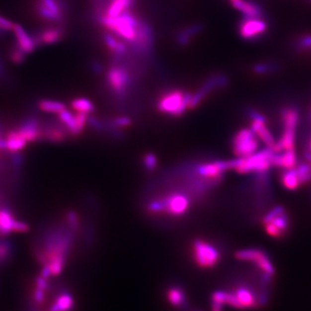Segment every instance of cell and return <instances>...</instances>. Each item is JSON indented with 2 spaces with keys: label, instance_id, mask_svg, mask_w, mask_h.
<instances>
[{
  "label": "cell",
  "instance_id": "35",
  "mask_svg": "<svg viewBox=\"0 0 311 311\" xmlns=\"http://www.w3.org/2000/svg\"><path fill=\"white\" fill-rule=\"evenodd\" d=\"M11 254V246L6 241L0 240V264L6 261Z\"/></svg>",
  "mask_w": 311,
  "mask_h": 311
},
{
  "label": "cell",
  "instance_id": "33",
  "mask_svg": "<svg viewBox=\"0 0 311 311\" xmlns=\"http://www.w3.org/2000/svg\"><path fill=\"white\" fill-rule=\"evenodd\" d=\"M58 117L64 126H66L67 129L69 130L71 134L73 133L75 129V123H76V115L70 113V111L64 109L61 113H58Z\"/></svg>",
  "mask_w": 311,
  "mask_h": 311
},
{
  "label": "cell",
  "instance_id": "8",
  "mask_svg": "<svg viewBox=\"0 0 311 311\" xmlns=\"http://www.w3.org/2000/svg\"><path fill=\"white\" fill-rule=\"evenodd\" d=\"M106 81L117 96L124 97L132 83V75L126 66L114 63L106 72Z\"/></svg>",
  "mask_w": 311,
  "mask_h": 311
},
{
  "label": "cell",
  "instance_id": "45",
  "mask_svg": "<svg viewBox=\"0 0 311 311\" xmlns=\"http://www.w3.org/2000/svg\"><path fill=\"white\" fill-rule=\"evenodd\" d=\"M308 150L309 152H311V136H310V138H309V140H308Z\"/></svg>",
  "mask_w": 311,
  "mask_h": 311
},
{
  "label": "cell",
  "instance_id": "17",
  "mask_svg": "<svg viewBox=\"0 0 311 311\" xmlns=\"http://www.w3.org/2000/svg\"><path fill=\"white\" fill-rule=\"evenodd\" d=\"M135 3L136 0H108L105 14L102 15L109 17H119L127 10H131Z\"/></svg>",
  "mask_w": 311,
  "mask_h": 311
},
{
  "label": "cell",
  "instance_id": "29",
  "mask_svg": "<svg viewBox=\"0 0 311 311\" xmlns=\"http://www.w3.org/2000/svg\"><path fill=\"white\" fill-rule=\"evenodd\" d=\"M292 48L297 52H311V34L298 36L292 43Z\"/></svg>",
  "mask_w": 311,
  "mask_h": 311
},
{
  "label": "cell",
  "instance_id": "39",
  "mask_svg": "<svg viewBox=\"0 0 311 311\" xmlns=\"http://www.w3.org/2000/svg\"><path fill=\"white\" fill-rule=\"evenodd\" d=\"M132 123V120L127 117H119L113 120V124L118 127H126L130 126Z\"/></svg>",
  "mask_w": 311,
  "mask_h": 311
},
{
  "label": "cell",
  "instance_id": "3",
  "mask_svg": "<svg viewBox=\"0 0 311 311\" xmlns=\"http://www.w3.org/2000/svg\"><path fill=\"white\" fill-rule=\"evenodd\" d=\"M274 154L273 150L265 147L246 157H238L234 170L240 174L269 171L272 167Z\"/></svg>",
  "mask_w": 311,
  "mask_h": 311
},
{
  "label": "cell",
  "instance_id": "48",
  "mask_svg": "<svg viewBox=\"0 0 311 311\" xmlns=\"http://www.w3.org/2000/svg\"><path fill=\"white\" fill-rule=\"evenodd\" d=\"M231 1H232V2H233V1H235V0H231Z\"/></svg>",
  "mask_w": 311,
  "mask_h": 311
},
{
  "label": "cell",
  "instance_id": "19",
  "mask_svg": "<svg viewBox=\"0 0 311 311\" xmlns=\"http://www.w3.org/2000/svg\"><path fill=\"white\" fill-rule=\"evenodd\" d=\"M20 135L26 140L27 142L35 141L41 136L39 124L35 119H30L23 123L19 129L17 130Z\"/></svg>",
  "mask_w": 311,
  "mask_h": 311
},
{
  "label": "cell",
  "instance_id": "9",
  "mask_svg": "<svg viewBox=\"0 0 311 311\" xmlns=\"http://www.w3.org/2000/svg\"><path fill=\"white\" fill-rule=\"evenodd\" d=\"M235 257L240 261L252 263L262 273L274 276L276 274L272 259L266 252L258 248L242 249L235 253Z\"/></svg>",
  "mask_w": 311,
  "mask_h": 311
},
{
  "label": "cell",
  "instance_id": "18",
  "mask_svg": "<svg viewBox=\"0 0 311 311\" xmlns=\"http://www.w3.org/2000/svg\"><path fill=\"white\" fill-rule=\"evenodd\" d=\"M233 6L239 10L245 17H264V10L259 4L253 1L247 0H235L232 2Z\"/></svg>",
  "mask_w": 311,
  "mask_h": 311
},
{
  "label": "cell",
  "instance_id": "42",
  "mask_svg": "<svg viewBox=\"0 0 311 311\" xmlns=\"http://www.w3.org/2000/svg\"><path fill=\"white\" fill-rule=\"evenodd\" d=\"M68 222L72 229H77V224H78L77 215L74 212H70L68 215Z\"/></svg>",
  "mask_w": 311,
  "mask_h": 311
},
{
  "label": "cell",
  "instance_id": "41",
  "mask_svg": "<svg viewBox=\"0 0 311 311\" xmlns=\"http://www.w3.org/2000/svg\"><path fill=\"white\" fill-rule=\"evenodd\" d=\"M44 292H45V291H43L42 289L37 288V290L35 291V293H34V299H35V301H36V303L38 304V305L42 304L43 300H44V298H45Z\"/></svg>",
  "mask_w": 311,
  "mask_h": 311
},
{
  "label": "cell",
  "instance_id": "6",
  "mask_svg": "<svg viewBox=\"0 0 311 311\" xmlns=\"http://www.w3.org/2000/svg\"><path fill=\"white\" fill-rule=\"evenodd\" d=\"M189 208V200L182 194H173L166 198L154 201L149 205L153 213H167L174 216L184 215Z\"/></svg>",
  "mask_w": 311,
  "mask_h": 311
},
{
  "label": "cell",
  "instance_id": "30",
  "mask_svg": "<svg viewBox=\"0 0 311 311\" xmlns=\"http://www.w3.org/2000/svg\"><path fill=\"white\" fill-rule=\"evenodd\" d=\"M71 106H72V108L77 113L88 114V113L93 112V110H94L93 103L86 98H77V99H74L71 103Z\"/></svg>",
  "mask_w": 311,
  "mask_h": 311
},
{
  "label": "cell",
  "instance_id": "7",
  "mask_svg": "<svg viewBox=\"0 0 311 311\" xmlns=\"http://www.w3.org/2000/svg\"><path fill=\"white\" fill-rule=\"evenodd\" d=\"M232 147L237 157H246L258 152L259 139L250 128H244L235 134Z\"/></svg>",
  "mask_w": 311,
  "mask_h": 311
},
{
  "label": "cell",
  "instance_id": "37",
  "mask_svg": "<svg viewBox=\"0 0 311 311\" xmlns=\"http://www.w3.org/2000/svg\"><path fill=\"white\" fill-rule=\"evenodd\" d=\"M144 163H145L146 169H149V170H153L156 167L157 160H156V157L153 154L148 153V154H146L145 158H144Z\"/></svg>",
  "mask_w": 311,
  "mask_h": 311
},
{
  "label": "cell",
  "instance_id": "26",
  "mask_svg": "<svg viewBox=\"0 0 311 311\" xmlns=\"http://www.w3.org/2000/svg\"><path fill=\"white\" fill-rule=\"evenodd\" d=\"M27 141L20 135L18 132H11L8 134L6 139L7 149L10 152H18L26 146Z\"/></svg>",
  "mask_w": 311,
  "mask_h": 311
},
{
  "label": "cell",
  "instance_id": "46",
  "mask_svg": "<svg viewBox=\"0 0 311 311\" xmlns=\"http://www.w3.org/2000/svg\"><path fill=\"white\" fill-rule=\"evenodd\" d=\"M2 73H3V68H2L1 64H0V76L2 75Z\"/></svg>",
  "mask_w": 311,
  "mask_h": 311
},
{
  "label": "cell",
  "instance_id": "10",
  "mask_svg": "<svg viewBox=\"0 0 311 311\" xmlns=\"http://www.w3.org/2000/svg\"><path fill=\"white\" fill-rule=\"evenodd\" d=\"M192 250L194 260L201 268H212L221 259L218 249L203 239L195 240Z\"/></svg>",
  "mask_w": 311,
  "mask_h": 311
},
{
  "label": "cell",
  "instance_id": "12",
  "mask_svg": "<svg viewBox=\"0 0 311 311\" xmlns=\"http://www.w3.org/2000/svg\"><path fill=\"white\" fill-rule=\"evenodd\" d=\"M267 28L263 17H244L238 23V31L243 39L254 40L265 34Z\"/></svg>",
  "mask_w": 311,
  "mask_h": 311
},
{
  "label": "cell",
  "instance_id": "47",
  "mask_svg": "<svg viewBox=\"0 0 311 311\" xmlns=\"http://www.w3.org/2000/svg\"><path fill=\"white\" fill-rule=\"evenodd\" d=\"M309 119H310V121H311V112H310V113H309Z\"/></svg>",
  "mask_w": 311,
  "mask_h": 311
},
{
  "label": "cell",
  "instance_id": "28",
  "mask_svg": "<svg viewBox=\"0 0 311 311\" xmlns=\"http://www.w3.org/2000/svg\"><path fill=\"white\" fill-rule=\"evenodd\" d=\"M281 70V65L276 62H264L257 63L252 68V71L256 75H268L277 73Z\"/></svg>",
  "mask_w": 311,
  "mask_h": 311
},
{
  "label": "cell",
  "instance_id": "31",
  "mask_svg": "<svg viewBox=\"0 0 311 311\" xmlns=\"http://www.w3.org/2000/svg\"><path fill=\"white\" fill-rule=\"evenodd\" d=\"M36 10H37V14L43 20L50 21V22H52V23H60L61 22V20L58 18L57 15H55L50 9H48L43 4V2L41 0H37V2H36Z\"/></svg>",
  "mask_w": 311,
  "mask_h": 311
},
{
  "label": "cell",
  "instance_id": "32",
  "mask_svg": "<svg viewBox=\"0 0 311 311\" xmlns=\"http://www.w3.org/2000/svg\"><path fill=\"white\" fill-rule=\"evenodd\" d=\"M168 300L171 305L176 307H179L184 304L185 302V295L182 290L177 287H173L169 289V292L167 293Z\"/></svg>",
  "mask_w": 311,
  "mask_h": 311
},
{
  "label": "cell",
  "instance_id": "22",
  "mask_svg": "<svg viewBox=\"0 0 311 311\" xmlns=\"http://www.w3.org/2000/svg\"><path fill=\"white\" fill-rule=\"evenodd\" d=\"M203 30V26L201 23H195L191 26L187 27L177 33L175 40L180 46H187L195 35L200 33Z\"/></svg>",
  "mask_w": 311,
  "mask_h": 311
},
{
  "label": "cell",
  "instance_id": "20",
  "mask_svg": "<svg viewBox=\"0 0 311 311\" xmlns=\"http://www.w3.org/2000/svg\"><path fill=\"white\" fill-rule=\"evenodd\" d=\"M104 42L106 43V47L111 50L113 56L116 57L117 61L120 59V57L125 56L126 53V43L119 41L116 37H113L111 33H105L103 36Z\"/></svg>",
  "mask_w": 311,
  "mask_h": 311
},
{
  "label": "cell",
  "instance_id": "49",
  "mask_svg": "<svg viewBox=\"0 0 311 311\" xmlns=\"http://www.w3.org/2000/svg\"></svg>",
  "mask_w": 311,
  "mask_h": 311
},
{
  "label": "cell",
  "instance_id": "40",
  "mask_svg": "<svg viewBox=\"0 0 311 311\" xmlns=\"http://www.w3.org/2000/svg\"><path fill=\"white\" fill-rule=\"evenodd\" d=\"M29 230V227L24 222H18L16 221L14 223L13 231L14 232L24 233L27 232Z\"/></svg>",
  "mask_w": 311,
  "mask_h": 311
},
{
  "label": "cell",
  "instance_id": "4",
  "mask_svg": "<svg viewBox=\"0 0 311 311\" xmlns=\"http://www.w3.org/2000/svg\"><path fill=\"white\" fill-rule=\"evenodd\" d=\"M262 223L266 233L272 238H283L291 229V218L283 206L270 209L263 218Z\"/></svg>",
  "mask_w": 311,
  "mask_h": 311
},
{
  "label": "cell",
  "instance_id": "14",
  "mask_svg": "<svg viewBox=\"0 0 311 311\" xmlns=\"http://www.w3.org/2000/svg\"><path fill=\"white\" fill-rule=\"evenodd\" d=\"M64 36V28L63 26L47 27L35 35L33 38L38 45H50L58 43Z\"/></svg>",
  "mask_w": 311,
  "mask_h": 311
},
{
  "label": "cell",
  "instance_id": "24",
  "mask_svg": "<svg viewBox=\"0 0 311 311\" xmlns=\"http://www.w3.org/2000/svg\"><path fill=\"white\" fill-rule=\"evenodd\" d=\"M280 180H281L282 185L289 190H296L299 187H301V183L299 182V179H298L297 173L295 171L294 168L283 169Z\"/></svg>",
  "mask_w": 311,
  "mask_h": 311
},
{
  "label": "cell",
  "instance_id": "5",
  "mask_svg": "<svg viewBox=\"0 0 311 311\" xmlns=\"http://www.w3.org/2000/svg\"><path fill=\"white\" fill-rule=\"evenodd\" d=\"M192 94L182 90L173 89L166 91L159 97L157 109L162 113L171 116H181L189 108Z\"/></svg>",
  "mask_w": 311,
  "mask_h": 311
},
{
  "label": "cell",
  "instance_id": "2",
  "mask_svg": "<svg viewBox=\"0 0 311 311\" xmlns=\"http://www.w3.org/2000/svg\"><path fill=\"white\" fill-rule=\"evenodd\" d=\"M280 117L283 133L281 138L277 140L272 149L276 153L295 149L297 129L299 122V111L295 106H286L281 110Z\"/></svg>",
  "mask_w": 311,
  "mask_h": 311
},
{
  "label": "cell",
  "instance_id": "11",
  "mask_svg": "<svg viewBox=\"0 0 311 311\" xmlns=\"http://www.w3.org/2000/svg\"><path fill=\"white\" fill-rule=\"evenodd\" d=\"M248 116L252 119L250 129L256 134L265 147L273 149L277 140L266 125V118L257 110L249 109Z\"/></svg>",
  "mask_w": 311,
  "mask_h": 311
},
{
  "label": "cell",
  "instance_id": "25",
  "mask_svg": "<svg viewBox=\"0 0 311 311\" xmlns=\"http://www.w3.org/2000/svg\"><path fill=\"white\" fill-rule=\"evenodd\" d=\"M73 307V298L69 293H63L57 298L49 311H70Z\"/></svg>",
  "mask_w": 311,
  "mask_h": 311
},
{
  "label": "cell",
  "instance_id": "38",
  "mask_svg": "<svg viewBox=\"0 0 311 311\" xmlns=\"http://www.w3.org/2000/svg\"><path fill=\"white\" fill-rule=\"evenodd\" d=\"M14 24L10 20L6 19L4 17L0 16V27L5 31H10L13 30Z\"/></svg>",
  "mask_w": 311,
  "mask_h": 311
},
{
  "label": "cell",
  "instance_id": "21",
  "mask_svg": "<svg viewBox=\"0 0 311 311\" xmlns=\"http://www.w3.org/2000/svg\"><path fill=\"white\" fill-rule=\"evenodd\" d=\"M235 296L238 303L241 305L242 310L254 308L258 305V301L254 295L249 289L245 287H238L234 292Z\"/></svg>",
  "mask_w": 311,
  "mask_h": 311
},
{
  "label": "cell",
  "instance_id": "15",
  "mask_svg": "<svg viewBox=\"0 0 311 311\" xmlns=\"http://www.w3.org/2000/svg\"><path fill=\"white\" fill-rule=\"evenodd\" d=\"M298 162L296 150H289L282 153H275L272 157V167H278L282 169H292L298 164Z\"/></svg>",
  "mask_w": 311,
  "mask_h": 311
},
{
  "label": "cell",
  "instance_id": "1",
  "mask_svg": "<svg viewBox=\"0 0 311 311\" xmlns=\"http://www.w3.org/2000/svg\"><path fill=\"white\" fill-rule=\"evenodd\" d=\"M97 19L100 24L109 30L111 33L115 34L117 37L122 38L132 45L135 43L141 20H139L132 10H127L117 17H106L99 14Z\"/></svg>",
  "mask_w": 311,
  "mask_h": 311
},
{
  "label": "cell",
  "instance_id": "23",
  "mask_svg": "<svg viewBox=\"0 0 311 311\" xmlns=\"http://www.w3.org/2000/svg\"><path fill=\"white\" fill-rule=\"evenodd\" d=\"M16 220L6 208L0 209V234H9L13 231L14 223Z\"/></svg>",
  "mask_w": 311,
  "mask_h": 311
},
{
  "label": "cell",
  "instance_id": "27",
  "mask_svg": "<svg viewBox=\"0 0 311 311\" xmlns=\"http://www.w3.org/2000/svg\"><path fill=\"white\" fill-rule=\"evenodd\" d=\"M37 106L40 110L46 113H59L63 110L66 109L64 103L51 99H42L38 102Z\"/></svg>",
  "mask_w": 311,
  "mask_h": 311
},
{
  "label": "cell",
  "instance_id": "44",
  "mask_svg": "<svg viewBox=\"0 0 311 311\" xmlns=\"http://www.w3.org/2000/svg\"><path fill=\"white\" fill-rule=\"evenodd\" d=\"M91 69L95 74H101L103 72V65L98 62H93L91 64Z\"/></svg>",
  "mask_w": 311,
  "mask_h": 311
},
{
  "label": "cell",
  "instance_id": "43",
  "mask_svg": "<svg viewBox=\"0 0 311 311\" xmlns=\"http://www.w3.org/2000/svg\"><path fill=\"white\" fill-rule=\"evenodd\" d=\"M36 283H37V288L42 289L43 291H46L49 288V284L47 282L46 278H43L42 276L37 278Z\"/></svg>",
  "mask_w": 311,
  "mask_h": 311
},
{
  "label": "cell",
  "instance_id": "13",
  "mask_svg": "<svg viewBox=\"0 0 311 311\" xmlns=\"http://www.w3.org/2000/svg\"><path fill=\"white\" fill-rule=\"evenodd\" d=\"M229 81V77L223 74H215L212 77H209L202 85V87L195 94H192V98L189 103V109H193L195 106H198L202 99H204L207 94L210 93L212 90L222 89L228 86Z\"/></svg>",
  "mask_w": 311,
  "mask_h": 311
},
{
  "label": "cell",
  "instance_id": "16",
  "mask_svg": "<svg viewBox=\"0 0 311 311\" xmlns=\"http://www.w3.org/2000/svg\"><path fill=\"white\" fill-rule=\"evenodd\" d=\"M15 37L17 42L16 43L19 45L20 48L26 54H30L33 52L37 48V43L35 42L33 37L30 36L27 33L26 30L23 29L22 25L18 23L14 24L13 30Z\"/></svg>",
  "mask_w": 311,
  "mask_h": 311
},
{
  "label": "cell",
  "instance_id": "36",
  "mask_svg": "<svg viewBox=\"0 0 311 311\" xmlns=\"http://www.w3.org/2000/svg\"><path fill=\"white\" fill-rule=\"evenodd\" d=\"M47 138L54 142L62 141L64 139V133L58 128H50L46 132Z\"/></svg>",
  "mask_w": 311,
  "mask_h": 311
},
{
  "label": "cell",
  "instance_id": "34",
  "mask_svg": "<svg viewBox=\"0 0 311 311\" xmlns=\"http://www.w3.org/2000/svg\"><path fill=\"white\" fill-rule=\"evenodd\" d=\"M27 54L23 51L17 43L14 44L13 47L10 50V59L14 64L20 65L25 61Z\"/></svg>",
  "mask_w": 311,
  "mask_h": 311
}]
</instances>
